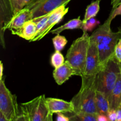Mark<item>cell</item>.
Returning <instances> with one entry per match:
<instances>
[{
    "instance_id": "1",
    "label": "cell",
    "mask_w": 121,
    "mask_h": 121,
    "mask_svg": "<svg viewBox=\"0 0 121 121\" xmlns=\"http://www.w3.org/2000/svg\"><path fill=\"white\" fill-rule=\"evenodd\" d=\"M111 22L112 20L108 18L90 35L96 42L102 67L113 57L116 45L121 39V31H113L111 27Z\"/></svg>"
},
{
    "instance_id": "2",
    "label": "cell",
    "mask_w": 121,
    "mask_h": 121,
    "mask_svg": "<svg viewBox=\"0 0 121 121\" xmlns=\"http://www.w3.org/2000/svg\"><path fill=\"white\" fill-rule=\"evenodd\" d=\"M82 78V85L79 92L71 101L74 106V112H83L97 115L96 106V75H83Z\"/></svg>"
},
{
    "instance_id": "3",
    "label": "cell",
    "mask_w": 121,
    "mask_h": 121,
    "mask_svg": "<svg viewBox=\"0 0 121 121\" xmlns=\"http://www.w3.org/2000/svg\"><path fill=\"white\" fill-rule=\"evenodd\" d=\"M90 43V35L83 31L82 36L73 42L66 54V60L75 72V76L85 74L86 61Z\"/></svg>"
},
{
    "instance_id": "4",
    "label": "cell",
    "mask_w": 121,
    "mask_h": 121,
    "mask_svg": "<svg viewBox=\"0 0 121 121\" xmlns=\"http://www.w3.org/2000/svg\"><path fill=\"white\" fill-rule=\"evenodd\" d=\"M46 98L45 95H42L30 101L21 104V113L15 121H53V115L48 109Z\"/></svg>"
},
{
    "instance_id": "5",
    "label": "cell",
    "mask_w": 121,
    "mask_h": 121,
    "mask_svg": "<svg viewBox=\"0 0 121 121\" xmlns=\"http://www.w3.org/2000/svg\"><path fill=\"white\" fill-rule=\"evenodd\" d=\"M121 72V63L112 57L97 74V90L109 98Z\"/></svg>"
},
{
    "instance_id": "6",
    "label": "cell",
    "mask_w": 121,
    "mask_h": 121,
    "mask_svg": "<svg viewBox=\"0 0 121 121\" xmlns=\"http://www.w3.org/2000/svg\"><path fill=\"white\" fill-rule=\"evenodd\" d=\"M0 113L7 121H15L21 113L16 95L7 88L4 78L0 80Z\"/></svg>"
},
{
    "instance_id": "7",
    "label": "cell",
    "mask_w": 121,
    "mask_h": 121,
    "mask_svg": "<svg viewBox=\"0 0 121 121\" xmlns=\"http://www.w3.org/2000/svg\"><path fill=\"white\" fill-rule=\"evenodd\" d=\"M71 0H31L26 8L31 11L32 20L52 13L63 5H66Z\"/></svg>"
},
{
    "instance_id": "8",
    "label": "cell",
    "mask_w": 121,
    "mask_h": 121,
    "mask_svg": "<svg viewBox=\"0 0 121 121\" xmlns=\"http://www.w3.org/2000/svg\"><path fill=\"white\" fill-rule=\"evenodd\" d=\"M98 46L95 40L90 37V43L87 52L84 75H96L101 69Z\"/></svg>"
},
{
    "instance_id": "9",
    "label": "cell",
    "mask_w": 121,
    "mask_h": 121,
    "mask_svg": "<svg viewBox=\"0 0 121 121\" xmlns=\"http://www.w3.org/2000/svg\"><path fill=\"white\" fill-rule=\"evenodd\" d=\"M69 9V8L66 7V5H63L52 11L44 27L34 36V37L32 39L30 42L39 41L43 38L48 33H50L52 28L56 24L61 21L65 15L68 13Z\"/></svg>"
},
{
    "instance_id": "10",
    "label": "cell",
    "mask_w": 121,
    "mask_h": 121,
    "mask_svg": "<svg viewBox=\"0 0 121 121\" xmlns=\"http://www.w3.org/2000/svg\"><path fill=\"white\" fill-rule=\"evenodd\" d=\"M46 101L48 109L53 115L58 113L67 114L73 113L74 111V106L72 101L54 98H47Z\"/></svg>"
},
{
    "instance_id": "11",
    "label": "cell",
    "mask_w": 121,
    "mask_h": 121,
    "mask_svg": "<svg viewBox=\"0 0 121 121\" xmlns=\"http://www.w3.org/2000/svg\"><path fill=\"white\" fill-rule=\"evenodd\" d=\"M31 20H32L31 11L28 8L25 7L13 17L6 26L5 29L9 30L12 34L15 35L25 22Z\"/></svg>"
},
{
    "instance_id": "12",
    "label": "cell",
    "mask_w": 121,
    "mask_h": 121,
    "mask_svg": "<svg viewBox=\"0 0 121 121\" xmlns=\"http://www.w3.org/2000/svg\"><path fill=\"white\" fill-rule=\"evenodd\" d=\"M53 76L56 83L58 85H61L72 76H75V72L70 64L65 61L63 65L54 70Z\"/></svg>"
},
{
    "instance_id": "13",
    "label": "cell",
    "mask_w": 121,
    "mask_h": 121,
    "mask_svg": "<svg viewBox=\"0 0 121 121\" xmlns=\"http://www.w3.org/2000/svg\"><path fill=\"white\" fill-rule=\"evenodd\" d=\"M37 33V24L33 20L25 22L15 35L27 41H31Z\"/></svg>"
},
{
    "instance_id": "14",
    "label": "cell",
    "mask_w": 121,
    "mask_h": 121,
    "mask_svg": "<svg viewBox=\"0 0 121 121\" xmlns=\"http://www.w3.org/2000/svg\"><path fill=\"white\" fill-rule=\"evenodd\" d=\"M110 108L118 109L121 104V72L109 98Z\"/></svg>"
},
{
    "instance_id": "15",
    "label": "cell",
    "mask_w": 121,
    "mask_h": 121,
    "mask_svg": "<svg viewBox=\"0 0 121 121\" xmlns=\"http://www.w3.org/2000/svg\"><path fill=\"white\" fill-rule=\"evenodd\" d=\"M96 106L98 113L107 115L110 110L109 98L100 91L97 90L96 94Z\"/></svg>"
},
{
    "instance_id": "16",
    "label": "cell",
    "mask_w": 121,
    "mask_h": 121,
    "mask_svg": "<svg viewBox=\"0 0 121 121\" xmlns=\"http://www.w3.org/2000/svg\"><path fill=\"white\" fill-rule=\"evenodd\" d=\"M83 25V21L80 20V17L78 18L72 19L68 22H66L63 26L57 27L54 30H51L50 33L53 34H59L61 32L66 30H74V29H82Z\"/></svg>"
},
{
    "instance_id": "17",
    "label": "cell",
    "mask_w": 121,
    "mask_h": 121,
    "mask_svg": "<svg viewBox=\"0 0 121 121\" xmlns=\"http://www.w3.org/2000/svg\"><path fill=\"white\" fill-rule=\"evenodd\" d=\"M66 115L69 117L70 121H97L96 115L86 112H73Z\"/></svg>"
},
{
    "instance_id": "18",
    "label": "cell",
    "mask_w": 121,
    "mask_h": 121,
    "mask_svg": "<svg viewBox=\"0 0 121 121\" xmlns=\"http://www.w3.org/2000/svg\"><path fill=\"white\" fill-rule=\"evenodd\" d=\"M100 0H95L87 5L83 21H86L96 16L100 10Z\"/></svg>"
},
{
    "instance_id": "19",
    "label": "cell",
    "mask_w": 121,
    "mask_h": 121,
    "mask_svg": "<svg viewBox=\"0 0 121 121\" xmlns=\"http://www.w3.org/2000/svg\"><path fill=\"white\" fill-rule=\"evenodd\" d=\"M13 17L27 7L31 0H8Z\"/></svg>"
},
{
    "instance_id": "20",
    "label": "cell",
    "mask_w": 121,
    "mask_h": 121,
    "mask_svg": "<svg viewBox=\"0 0 121 121\" xmlns=\"http://www.w3.org/2000/svg\"><path fill=\"white\" fill-rule=\"evenodd\" d=\"M52 41L55 51L59 52L63 50L67 43V40L66 38L63 35H60V34H56V35L53 38Z\"/></svg>"
},
{
    "instance_id": "21",
    "label": "cell",
    "mask_w": 121,
    "mask_h": 121,
    "mask_svg": "<svg viewBox=\"0 0 121 121\" xmlns=\"http://www.w3.org/2000/svg\"><path fill=\"white\" fill-rule=\"evenodd\" d=\"M65 61L66 60H65V57L61 52L55 51L54 53H53L51 56L50 63L51 65L54 67V69L57 68L63 65Z\"/></svg>"
},
{
    "instance_id": "22",
    "label": "cell",
    "mask_w": 121,
    "mask_h": 121,
    "mask_svg": "<svg viewBox=\"0 0 121 121\" xmlns=\"http://www.w3.org/2000/svg\"><path fill=\"white\" fill-rule=\"evenodd\" d=\"M100 24V21L95 18H92L86 21H83L82 30L83 31H92L96 27Z\"/></svg>"
},
{
    "instance_id": "23",
    "label": "cell",
    "mask_w": 121,
    "mask_h": 121,
    "mask_svg": "<svg viewBox=\"0 0 121 121\" xmlns=\"http://www.w3.org/2000/svg\"><path fill=\"white\" fill-rule=\"evenodd\" d=\"M113 56L118 62L121 63V39H119L118 43L116 45Z\"/></svg>"
},
{
    "instance_id": "24",
    "label": "cell",
    "mask_w": 121,
    "mask_h": 121,
    "mask_svg": "<svg viewBox=\"0 0 121 121\" xmlns=\"http://www.w3.org/2000/svg\"><path fill=\"white\" fill-rule=\"evenodd\" d=\"M118 15H121V3L119 4L114 9H112V11L108 18L112 21Z\"/></svg>"
},
{
    "instance_id": "25",
    "label": "cell",
    "mask_w": 121,
    "mask_h": 121,
    "mask_svg": "<svg viewBox=\"0 0 121 121\" xmlns=\"http://www.w3.org/2000/svg\"><path fill=\"white\" fill-rule=\"evenodd\" d=\"M109 120L110 121H117V111L116 109H110L107 114Z\"/></svg>"
},
{
    "instance_id": "26",
    "label": "cell",
    "mask_w": 121,
    "mask_h": 121,
    "mask_svg": "<svg viewBox=\"0 0 121 121\" xmlns=\"http://www.w3.org/2000/svg\"><path fill=\"white\" fill-rule=\"evenodd\" d=\"M57 115V117L56 118V120L57 121H70L69 117L65 113H58Z\"/></svg>"
},
{
    "instance_id": "27",
    "label": "cell",
    "mask_w": 121,
    "mask_h": 121,
    "mask_svg": "<svg viewBox=\"0 0 121 121\" xmlns=\"http://www.w3.org/2000/svg\"><path fill=\"white\" fill-rule=\"evenodd\" d=\"M97 116V121H109L108 117L107 115L105 114H100L98 113Z\"/></svg>"
},
{
    "instance_id": "28",
    "label": "cell",
    "mask_w": 121,
    "mask_h": 121,
    "mask_svg": "<svg viewBox=\"0 0 121 121\" xmlns=\"http://www.w3.org/2000/svg\"><path fill=\"white\" fill-rule=\"evenodd\" d=\"M121 3V0H111V5L112 6V9H114Z\"/></svg>"
},
{
    "instance_id": "29",
    "label": "cell",
    "mask_w": 121,
    "mask_h": 121,
    "mask_svg": "<svg viewBox=\"0 0 121 121\" xmlns=\"http://www.w3.org/2000/svg\"><path fill=\"white\" fill-rule=\"evenodd\" d=\"M0 70H1V72H0V80L3 79V71H4V65L2 61L0 62Z\"/></svg>"
},
{
    "instance_id": "30",
    "label": "cell",
    "mask_w": 121,
    "mask_h": 121,
    "mask_svg": "<svg viewBox=\"0 0 121 121\" xmlns=\"http://www.w3.org/2000/svg\"><path fill=\"white\" fill-rule=\"evenodd\" d=\"M117 121H121V110L119 108L117 109Z\"/></svg>"
},
{
    "instance_id": "31",
    "label": "cell",
    "mask_w": 121,
    "mask_h": 121,
    "mask_svg": "<svg viewBox=\"0 0 121 121\" xmlns=\"http://www.w3.org/2000/svg\"><path fill=\"white\" fill-rule=\"evenodd\" d=\"M0 121H7L5 117L1 113H0Z\"/></svg>"
},
{
    "instance_id": "32",
    "label": "cell",
    "mask_w": 121,
    "mask_h": 121,
    "mask_svg": "<svg viewBox=\"0 0 121 121\" xmlns=\"http://www.w3.org/2000/svg\"><path fill=\"white\" fill-rule=\"evenodd\" d=\"M118 30L121 31V26H120V27H119V28H118Z\"/></svg>"
},
{
    "instance_id": "33",
    "label": "cell",
    "mask_w": 121,
    "mask_h": 121,
    "mask_svg": "<svg viewBox=\"0 0 121 121\" xmlns=\"http://www.w3.org/2000/svg\"><path fill=\"white\" fill-rule=\"evenodd\" d=\"M119 108L121 110V105H120V106H119Z\"/></svg>"
},
{
    "instance_id": "34",
    "label": "cell",
    "mask_w": 121,
    "mask_h": 121,
    "mask_svg": "<svg viewBox=\"0 0 121 121\" xmlns=\"http://www.w3.org/2000/svg\"></svg>"
},
{
    "instance_id": "35",
    "label": "cell",
    "mask_w": 121,
    "mask_h": 121,
    "mask_svg": "<svg viewBox=\"0 0 121 121\" xmlns=\"http://www.w3.org/2000/svg\"></svg>"
}]
</instances>
